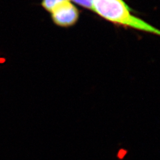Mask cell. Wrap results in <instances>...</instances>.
Here are the masks:
<instances>
[{
    "mask_svg": "<svg viewBox=\"0 0 160 160\" xmlns=\"http://www.w3.org/2000/svg\"><path fill=\"white\" fill-rule=\"evenodd\" d=\"M92 11L118 26L160 36V29L134 16L132 9L123 0H93Z\"/></svg>",
    "mask_w": 160,
    "mask_h": 160,
    "instance_id": "6da1fadb",
    "label": "cell"
},
{
    "mask_svg": "<svg viewBox=\"0 0 160 160\" xmlns=\"http://www.w3.org/2000/svg\"><path fill=\"white\" fill-rule=\"evenodd\" d=\"M50 14L53 23L61 28H70L75 26L80 16L79 10L70 0L60 5Z\"/></svg>",
    "mask_w": 160,
    "mask_h": 160,
    "instance_id": "7a4b0ae2",
    "label": "cell"
},
{
    "mask_svg": "<svg viewBox=\"0 0 160 160\" xmlns=\"http://www.w3.org/2000/svg\"><path fill=\"white\" fill-rule=\"evenodd\" d=\"M67 1L68 0H42L41 6L46 11L51 13L53 10Z\"/></svg>",
    "mask_w": 160,
    "mask_h": 160,
    "instance_id": "3957f363",
    "label": "cell"
},
{
    "mask_svg": "<svg viewBox=\"0 0 160 160\" xmlns=\"http://www.w3.org/2000/svg\"><path fill=\"white\" fill-rule=\"evenodd\" d=\"M81 7L92 10L93 0H70Z\"/></svg>",
    "mask_w": 160,
    "mask_h": 160,
    "instance_id": "277c9868",
    "label": "cell"
},
{
    "mask_svg": "<svg viewBox=\"0 0 160 160\" xmlns=\"http://www.w3.org/2000/svg\"><path fill=\"white\" fill-rule=\"evenodd\" d=\"M5 62L4 59H0V63H3Z\"/></svg>",
    "mask_w": 160,
    "mask_h": 160,
    "instance_id": "5b68a950",
    "label": "cell"
}]
</instances>
